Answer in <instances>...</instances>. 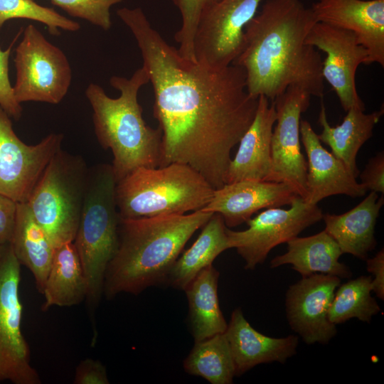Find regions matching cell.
I'll return each instance as SVG.
<instances>
[{
  "mask_svg": "<svg viewBox=\"0 0 384 384\" xmlns=\"http://www.w3.org/2000/svg\"><path fill=\"white\" fill-rule=\"evenodd\" d=\"M367 270L372 274V291L380 299H384V251L377 252L372 258L367 260Z\"/></svg>",
  "mask_w": 384,
  "mask_h": 384,
  "instance_id": "obj_37",
  "label": "cell"
},
{
  "mask_svg": "<svg viewBox=\"0 0 384 384\" xmlns=\"http://www.w3.org/2000/svg\"><path fill=\"white\" fill-rule=\"evenodd\" d=\"M213 213L198 210L187 215L120 217L118 246L105 272L103 296L137 295L164 283L186 243Z\"/></svg>",
  "mask_w": 384,
  "mask_h": 384,
  "instance_id": "obj_3",
  "label": "cell"
},
{
  "mask_svg": "<svg viewBox=\"0 0 384 384\" xmlns=\"http://www.w3.org/2000/svg\"><path fill=\"white\" fill-rule=\"evenodd\" d=\"M87 292L86 278L73 242L56 247L42 292V310L78 305L85 300Z\"/></svg>",
  "mask_w": 384,
  "mask_h": 384,
  "instance_id": "obj_25",
  "label": "cell"
},
{
  "mask_svg": "<svg viewBox=\"0 0 384 384\" xmlns=\"http://www.w3.org/2000/svg\"><path fill=\"white\" fill-rule=\"evenodd\" d=\"M74 384H109L105 366L98 360L85 358L78 365Z\"/></svg>",
  "mask_w": 384,
  "mask_h": 384,
  "instance_id": "obj_34",
  "label": "cell"
},
{
  "mask_svg": "<svg viewBox=\"0 0 384 384\" xmlns=\"http://www.w3.org/2000/svg\"><path fill=\"white\" fill-rule=\"evenodd\" d=\"M214 188L195 169L180 163L139 167L116 183L115 200L124 219L183 215L203 208Z\"/></svg>",
  "mask_w": 384,
  "mask_h": 384,
  "instance_id": "obj_6",
  "label": "cell"
},
{
  "mask_svg": "<svg viewBox=\"0 0 384 384\" xmlns=\"http://www.w3.org/2000/svg\"><path fill=\"white\" fill-rule=\"evenodd\" d=\"M16 100L58 104L71 84L72 70L65 53L33 24L27 26L16 48Z\"/></svg>",
  "mask_w": 384,
  "mask_h": 384,
  "instance_id": "obj_8",
  "label": "cell"
},
{
  "mask_svg": "<svg viewBox=\"0 0 384 384\" xmlns=\"http://www.w3.org/2000/svg\"><path fill=\"white\" fill-rule=\"evenodd\" d=\"M88 174L82 156L61 149L50 160L26 202L55 247L75 240Z\"/></svg>",
  "mask_w": 384,
  "mask_h": 384,
  "instance_id": "obj_7",
  "label": "cell"
},
{
  "mask_svg": "<svg viewBox=\"0 0 384 384\" xmlns=\"http://www.w3.org/2000/svg\"><path fill=\"white\" fill-rule=\"evenodd\" d=\"M202 228L193 244L175 261L164 283L184 290L203 268L213 265L220 253L230 248L227 227L220 214L214 213Z\"/></svg>",
  "mask_w": 384,
  "mask_h": 384,
  "instance_id": "obj_26",
  "label": "cell"
},
{
  "mask_svg": "<svg viewBox=\"0 0 384 384\" xmlns=\"http://www.w3.org/2000/svg\"><path fill=\"white\" fill-rule=\"evenodd\" d=\"M21 264L11 243L0 245V382L40 384L21 329Z\"/></svg>",
  "mask_w": 384,
  "mask_h": 384,
  "instance_id": "obj_9",
  "label": "cell"
},
{
  "mask_svg": "<svg viewBox=\"0 0 384 384\" xmlns=\"http://www.w3.org/2000/svg\"><path fill=\"white\" fill-rule=\"evenodd\" d=\"M13 18H24L45 24L53 35H59L58 29L75 32L79 23L73 21L33 0H0V30L4 23Z\"/></svg>",
  "mask_w": 384,
  "mask_h": 384,
  "instance_id": "obj_30",
  "label": "cell"
},
{
  "mask_svg": "<svg viewBox=\"0 0 384 384\" xmlns=\"http://www.w3.org/2000/svg\"><path fill=\"white\" fill-rule=\"evenodd\" d=\"M218 0H173L178 9L182 23L174 36L178 43V51L185 59L197 62L195 58L193 41L199 19L203 11Z\"/></svg>",
  "mask_w": 384,
  "mask_h": 384,
  "instance_id": "obj_31",
  "label": "cell"
},
{
  "mask_svg": "<svg viewBox=\"0 0 384 384\" xmlns=\"http://www.w3.org/2000/svg\"><path fill=\"white\" fill-rule=\"evenodd\" d=\"M317 22L300 0H266L244 29L243 47L233 64L246 75L253 97L273 101L289 87L323 99L322 59L306 38Z\"/></svg>",
  "mask_w": 384,
  "mask_h": 384,
  "instance_id": "obj_2",
  "label": "cell"
},
{
  "mask_svg": "<svg viewBox=\"0 0 384 384\" xmlns=\"http://www.w3.org/2000/svg\"><path fill=\"white\" fill-rule=\"evenodd\" d=\"M122 0H50L70 16L80 18L107 31L112 26L110 8Z\"/></svg>",
  "mask_w": 384,
  "mask_h": 384,
  "instance_id": "obj_32",
  "label": "cell"
},
{
  "mask_svg": "<svg viewBox=\"0 0 384 384\" xmlns=\"http://www.w3.org/2000/svg\"><path fill=\"white\" fill-rule=\"evenodd\" d=\"M11 245L18 262L31 271L36 289L42 294L55 247L26 203H18Z\"/></svg>",
  "mask_w": 384,
  "mask_h": 384,
  "instance_id": "obj_24",
  "label": "cell"
},
{
  "mask_svg": "<svg viewBox=\"0 0 384 384\" xmlns=\"http://www.w3.org/2000/svg\"><path fill=\"white\" fill-rule=\"evenodd\" d=\"M298 195L282 182L241 181L214 189L208 203L201 210L219 213L227 228H234L257 211L290 205Z\"/></svg>",
  "mask_w": 384,
  "mask_h": 384,
  "instance_id": "obj_18",
  "label": "cell"
},
{
  "mask_svg": "<svg viewBox=\"0 0 384 384\" xmlns=\"http://www.w3.org/2000/svg\"><path fill=\"white\" fill-rule=\"evenodd\" d=\"M262 0H218L202 14L193 48L198 63L213 68L233 64L243 47L244 29Z\"/></svg>",
  "mask_w": 384,
  "mask_h": 384,
  "instance_id": "obj_11",
  "label": "cell"
},
{
  "mask_svg": "<svg viewBox=\"0 0 384 384\" xmlns=\"http://www.w3.org/2000/svg\"><path fill=\"white\" fill-rule=\"evenodd\" d=\"M116 179L112 164L89 169L87 188L73 244L86 278L85 299L92 324L103 296L105 276L118 246L120 220L116 200Z\"/></svg>",
  "mask_w": 384,
  "mask_h": 384,
  "instance_id": "obj_5",
  "label": "cell"
},
{
  "mask_svg": "<svg viewBox=\"0 0 384 384\" xmlns=\"http://www.w3.org/2000/svg\"><path fill=\"white\" fill-rule=\"evenodd\" d=\"M13 43L5 50L0 48V106L12 118L18 120L22 107L15 98L9 75V56Z\"/></svg>",
  "mask_w": 384,
  "mask_h": 384,
  "instance_id": "obj_33",
  "label": "cell"
},
{
  "mask_svg": "<svg viewBox=\"0 0 384 384\" xmlns=\"http://www.w3.org/2000/svg\"><path fill=\"white\" fill-rule=\"evenodd\" d=\"M340 284L338 277L313 274L289 286L285 297L287 320L306 343L325 344L336 336V325L328 314Z\"/></svg>",
  "mask_w": 384,
  "mask_h": 384,
  "instance_id": "obj_15",
  "label": "cell"
},
{
  "mask_svg": "<svg viewBox=\"0 0 384 384\" xmlns=\"http://www.w3.org/2000/svg\"><path fill=\"white\" fill-rule=\"evenodd\" d=\"M290 205L289 209L267 208L248 219V228L245 230L234 231L226 228L230 247L235 248L245 260V269H255L265 262L274 247L287 243L322 219V211L317 205H309L299 196Z\"/></svg>",
  "mask_w": 384,
  "mask_h": 384,
  "instance_id": "obj_10",
  "label": "cell"
},
{
  "mask_svg": "<svg viewBox=\"0 0 384 384\" xmlns=\"http://www.w3.org/2000/svg\"><path fill=\"white\" fill-rule=\"evenodd\" d=\"M300 140L307 154L304 201L317 205L331 196H363L367 190L356 181L345 164L321 145L318 135L306 120L300 121Z\"/></svg>",
  "mask_w": 384,
  "mask_h": 384,
  "instance_id": "obj_17",
  "label": "cell"
},
{
  "mask_svg": "<svg viewBox=\"0 0 384 384\" xmlns=\"http://www.w3.org/2000/svg\"><path fill=\"white\" fill-rule=\"evenodd\" d=\"M276 121L274 101L258 97L255 118L239 142L228 167L225 184L241 181H273L271 139Z\"/></svg>",
  "mask_w": 384,
  "mask_h": 384,
  "instance_id": "obj_19",
  "label": "cell"
},
{
  "mask_svg": "<svg viewBox=\"0 0 384 384\" xmlns=\"http://www.w3.org/2000/svg\"><path fill=\"white\" fill-rule=\"evenodd\" d=\"M149 82V73L142 65L129 79L110 78V84L120 92L117 98L109 97L95 83L85 90L98 142L113 154L112 166L117 182L139 167L160 166L161 130L146 124L137 98L140 88Z\"/></svg>",
  "mask_w": 384,
  "mask_h": 384,
  "instance_id": "obj_4",
  "label": "cell"
},
{
  "mask_svg": "<svg viewBox=\"0 0 384 384\" xmlns=\"http://www.w3.org/2000/svg\"><path fill=\"white\" fill-rule=\"evenodd\" d=\"M365 1H366V0H365Z\"/></svg>",
  "mask_w": 384,
  "mask_h": 384,
  "instance_id": "obj_38",
  "label": "cell"
},
{
  "mask_svg": "<svg viewBox=\"0 0 384 384\" xmlns=\"http://www.w3.org/2000/svg\"><path fill=\"white\" fill-rule=\"evenodd\" d=\"M63 139L62 134L52 133L37 144H25L0 106V193L26 203L50 160L61 149Z\"/></svg>",
  "mask_w": 384,
  "mask_h": 384,
  "instance_id": "obj_12",
  "label": "cell"
},
{
  "mask_svg": "<svg viewBox=\"0 0 384 384\" xmlns=\"http://www.w3.org/2000/svg\"><path fill=\"white\" fill-rule=\"evenodd\" d=\"M384 203L383 195L370 193L356 206L339 215L323 214L324 230L338 245L343 254L366 260L376 246L375 227Z\"/></svg>",
  "mask_w": 384,
  "mask_h": 384,
  "instance_id": "obj_21",
  "label": "cell"
},
{
  "mask_svg": "<svg viewBox=\"0 0 384 384\" xmlns=\"http://www.w3.org/2000/svg\"><path fill=\"white\" fill-rule=\"evenodd\" d=\"M371 281V275H363L339 284L328 314L332 324L344 323L353 318L370 322L380 311V306L370 294Z\"/></svg>",
  "mask_w": 384,
  "mask_h": 384,
  "instance_id": "obj_29",
  "label": "cell"
},
{
  "mask_svg": "<svg viewBox=\"0 0 384 384\" xmlns=\"http://www.w3.org/2000/svg\"><path fill=\"white\" fill-rule=\"evenodd\" d=\"M361 183L375 193H384V153L378 152L369 159L364 170L358 175Z\"/></svg>",
  "mask_w": 384,
  "mask_h": 384,
  "instance_id": "obj_35",
  "label": "cell"
},
{
  "mask_svg": "<svg viewBox=\"0 0 384 384\" xmlns=\"http://www.w3.org/2000/svg\"><path fill=\"white\" fill-rule=\"evenodd\" d=\"M306 43L326 54L322 61L324 80L336 92L342 108L366 110L356 90V73L358 66L366 65L368 51L356 34L325 23L317 21L309 31Z\"/></svg>",
  "mask_w": 384,
  "mask_h": 384,
  "instance_id": "obj_14",
  "label": "cell"
},
{
  "mask_svg": "<svg viewBox=\"0 0 384 384\" xmlns=\"http://www.w3.org/2000/svg\"><path fill=\"white\" fill-rule=\"evenodd\" d=\"M117 14L134 36L153 87V114L162 133L159 166L188 165L214 189L220 188L231 151L257 108L258 98L247 91L245 70L235 64L213 68L183 58L141 8L123 7Z\"/></svg>",
  "mask_w": 384,
  "mask_h": 384,
  "instance_id": "obj_1",
  "label": "cell"
},
{
  "mask_svg": "<svg viewBox=\"0 0 384 384\" xmlns=\"http://www.w3.org/2000/svg\"><path fill=\"white\" fill-rule=\"evenodd\" d=\"M287 243V251L271 260V268L289 264L302 277L313 274L341 279L351 277L349 267L339 262L343 252L338 245L324 230L308 237H295Z\"/></svg>",
  "mask_w": 384,
  "mask_h": 384,
  "instance_id": "obj_22",
  "label": "cell"
},
{
  "mask_svg": "<svg viewBox=\"0 0 384 384\" xmlns=\"http://www.w3.org/2000/svg\"><path fill=\"white\" fill-rule=\"evenodd\" d=\"M233 356L235 376L253 367L272 362L284 363L297 353V336L273 338L255 329L240 308L235 309L224 332Z\"/></svg>",
  "mask_w": 384,
  "mask_h": 384,
  "instance_id": "obj_20",
  "label": "cell"
},
{
  "mask_svg": "<svg viewBox=\"0 0 384 384\" xmlns=\"http://www.w3.org/2000/svg\"><path fill=\"white\" fill-rule=\"evenodd\" d=\"M346 112L341 124L331 127L321 99L318 122L322 127V132L317 135L320 142L330 146L331 153L357 178L360 171L356 165V156L361 147L372 137L375 125L383 114V108L366 114L364 110L351 107Z\"/></svg>",
  "mask_w": 384,
  "mask_h": 384,
  "instance_id": "obj_23",
  "label": "cell"
},
{
  "mask_svg": "<svg viewBox=\"0 0 384 384\" xmlns=\"http://www.w3.org/2000/svg\"><path fill=\"white\" fill-rule=\"evenodd\" d=\"M317 21L353 32L368 51L366 65L384 66V0H319Z\"/></svg>",
  "mask_w": 384,
  "mask_h": 384,
  "instance_id": "obj_16",
  "label": "cell"
},
{
  "mask_svg": "<svg viewBox=\"0 0 384 384\" xmlns=\"http://www.w3.org/2000/svg\"><path fill=\"white\" fill-rule=\"evenodd\" d=\"M310 98L304 90L289 87L273 100L276 110L271 139L273 181L287 184L304 199L307 161L301 150L299 125Z\"/></svg>",
  "mask_w": 384,
  "mask_h": 384,
  "instance_id": "obj_13",
  "label": "cell"
},
{
  "mask_svg": "<svg viewBox=\"0 0 384 384\" xmlns=\"http://www.w3.org/2000/svg\"><path fill=\"white\" fill-rule=\"evenodd\" d=\"M219 275V272L210 265L203 268L184 289L195 342L223 334L227 329L218 297Z\"/></svg>",
  "mask_w": 384,
  "mask_h": 384,
  "instance_id": "obj_27",
  "label": "cell"
},
{
  "mask_svg": "<svg viewBox=\"0 0 384 384\" xmlns=\"http://www.w3.org/2000/svg\"><path fill=\"white\" fill-rule=\"evenodd\" d=\"M18 203L0 193V245L11 243L17 213Z\"/></svg>",
  "mask_w": 384,
  "mask_h": 384,
  "instance_id": "obj_36",
  "label": "cell"
},
{
  "mask_svg": "<svg viewBox=\"0 0 384 384\" xmlns=\"http://www.w3.org/2000/svg\"><path fill=\"white\" fill-rule=\"evenodd\" d=\"M183 368L188 374L201 376L212 384L232 383L235 369L225 334L195 342Z\"/></svg>",
  "mask_w": 384,
  "mask_h": 384,
  "instance_id": "obj_28",
  "label": "cell"
}]
</instances>
